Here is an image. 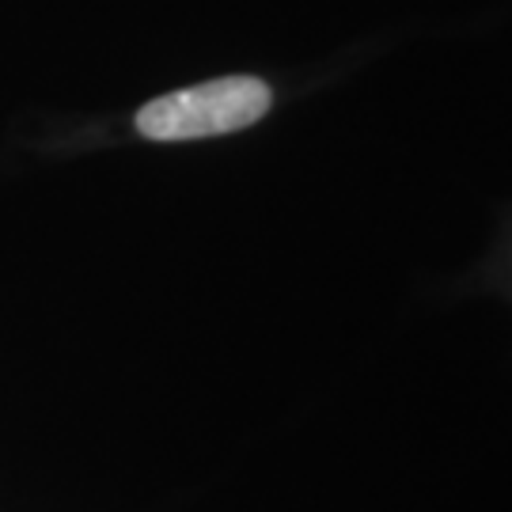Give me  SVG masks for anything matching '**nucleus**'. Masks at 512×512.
I'll use <instances>...</instances> for the list:
<instances>
[{"label": "nucleus", "mask_w": 512, "mask_h": 512, "mask_svg": "<svg viewBox=\"0 0 512 512\" xmlns=\"http://www.w3.org/2000/svg\"><path fill=\"white\" fill-rule=\"evenodd\" d=\"M274 107V92L258 76H220L183 92L148 99L137 110V133L148 141H202L255 126Z\"/></svg>", "instance_id": "1"}]
</instances>
